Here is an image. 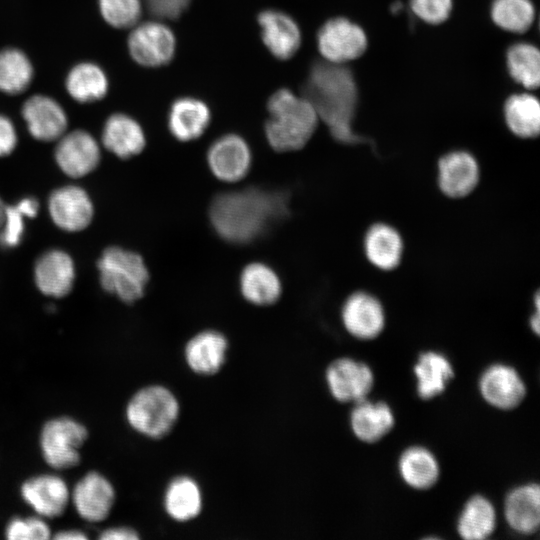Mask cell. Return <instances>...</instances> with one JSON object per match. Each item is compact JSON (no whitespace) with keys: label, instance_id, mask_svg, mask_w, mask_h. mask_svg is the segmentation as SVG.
Here are the masks:
<instances>
[{"label":"cell","instance_id":"1","mask_svg":"<svg viewBox=\"0 0 540 540\" xmlns=\"http://www.w3.org/2000/svg\"><path fill=\"white\" fill-rule=\"evenodd\" d=\"M288 213L289 199L284 191L249 187L217 195L209 218L221 238L245 244L266 234Z\"/></svg>","mask_w":540,"mask_h":540},{"label":"cell","instance_id":"2","mask_svg":"<svg viewBox=\"0 0 540 540\" xmlns=\"http://www.w3.org/2000/svg\"><path fill=\"white\" fill-rule=\"evenodd\" d=\"M302 94L335 140L346 145L371 143L353 128L358 88L354 75L344 65L315 62L302 86Z\"/></svg>","mask_w":540,"mask_h":540},{"label":"cell","instance_id":"3","mask_svg":"<svg viewBox=\"0 0 540 540\" xmlns=\"http://www.w3.org/2000/svg\"><path fill=\"white\" fill-rule=\"evenodd\" d=\"M269 118L265 134L270 146L279 152L303 148L314 134L318 115L312 104L288 89L276 91L268 100Z\"/></svg>","mask_w":540,"mask_h":540},{"label":"cell","instance_id":"4","mask_svg":"<svg viewBox=\"0 0 540 540\" xmlns=\"http://www.w3.org/2000/svg\"><path fill=\"white\" fill-rule=\"evenodd\" d=\"M180 414L181 404L177 395L163 384H150L138 389L125 407L128 425L138 434L153 440L169 435Z\"/></svg>","mask_w":540,"mask_h":540},{"label":"cell","instance_id":"5","mask_svg":"<svg viewBox=\"0 0 540 540\" xmlns=\"http://www.w3.org/2000/svg\"><path fill=\"white\" fill-rule=\"evenodd\" d=\"M97 268L103 289L123 302L131 304L143 296L149 273L139 254L109 247L99 258Z\"/></svg>","mask_w":540,"mask_h":540},{"label":"cell","instance_id":"6","mask_svg":"<svg viewBox=\"0 0 540 540\" xmlns=\"http://www.w3.org/2000/svg\"><path fill=\"white\" fill-rule=\"evenodd\" d=\"M85 425L74 418L49 419L41 428L39 444L44 461L55 470H66L81 461L80 449L88 438Z\"/></svg>","mask_w":540,"mask_h":540},{"label":"cell","instance_id":"7","mask_svg":"<svg viewBox=\"0 0 540 540\" xmlns=\"http://www.w3.org/2000/svg\"><path fill=\"white\" fill-rule=\"evenodd\" d=\"M317 46L325 61L344 65L365 53L368 39L361 26L348 18L336 17L319 29Z\"/></svg>","mask_w":540,"mask_h":540},{"label":"cell","instance_id":"8","mask_svg":"<svg viewBox=\"0 0 540 540\" xmlns=\"http://www.w3.org/2000/svg\"><path fill=\"white\" fill-rule=\"evenodd\" d=\"M176 41L168 26L147 21L136 24L127 39L131 58L144 67H159L169 63L175 52Z\"/></svg>","mask_w":540,"mask_h":540},{"label":"cell","instance_id":"9","mask_svg":"<svg viewBox=\"0 0 540 540\" xmlns=\"http://www.w3.org/2000/svg\"><path fill=\"white\" fill-rule=\"evenodd\" d=\"M325 381L331 396L340 403L366 399L374 385L371 368L349 357L333 360L326 368Z\"/></svg>","mask_w":540,"mask_h":540},{"label":"cell","instance_id":"10","mask_svg":"<svg viewBox=\"0 0 540 540\" xmlns=\"http://www.w3.org/2000/svg\"><path fill=\"white\" fill-rule=\"evenodd\" d=\"M70 500L82 519L97 523L109 516L116 500V491L107 477L100 472L90 471L74 485Z\"/></svg>","mask_w":540,"mask_h":540},{"label":"cell","instance_id":"11","mask_svg":"<svg viewBox=\"0 0 540 540\" xmlns=\"http://www.w3.org/2000/svg\"><path fill=\"white\" fill-rule=\"evenodd\" d=\"M21 115L33 138L43 142L58 140L68 127V116L53 97L37 93L22 104Z\"/></svg>","mask_w":540,"mask_h":540},{"label":"cell","instance_id":"12","mask_svg":"<svg viewBox=\"0 0 540 540\" xmlns=\"http://www.w3.org/2000/svg\"><path fill=\"white\" fill-rule=\"evenodd\" d=\"M251 162L249 145L236 134H226L216 139L207 152V163L212 174L228 183L244 178L250 170Z\"/></svg>","mask_w":540,"mask_h":540},{"label":"cell","instance_id":"13","mask_svg":"<svg viewBox=\"0 0 540 540\" xmlns=\"http://www.w3.org/2000/svg\"><path fill=\"white\" fill-rule=\"evenodd\" d=\"M57 141L55 160L66 175L83 177L98 166L100 147L89 132L73 130L64 133Z\"/></svg>","mask_w":540,"mask_h":540},{"label":"cell","instance_id":"14","mask_svg":"<svg viewBox=\"0 0 540 540\" xmlns=\"http://www.w3.org/2000/svg\"><path fill=\"white\" fill-rule=\"evenodd\" d=\"M341 320L346 331L353 337L372 340L384 329L385 312L375 296L359 291L345 300L341 309Z\"/></svg>","mask_w":540,"mask_h":540},{"label":"cell","instance_id":"15","mask_svg":"<svg viewBox=\"0 0 540 540\" xmlns=\"http://www.w3.org/2000/svg\"><path fill=\"white\" fill-rule=\"evenodd\" d=\"M229 341L220 331L202 330L185 344L183 358L186 366L200 376H213L220 372L227 361Z\"/></svg>","mask_w":540,"mask_h":540},{"label":"cell","instance_id":"16","mask_svg":"<svg viewBox=\"0 0 540 540\" xmlns=\"http://www.w3.org/2000/svg\"><path fill=\"white\" fill-rule=\"evenodd\" d=\"M479 390L483 399L501 410H512L519 406L526 396V385L512 366L492 364L479 379Z\"/></svg>","mask_w":540,"mask_h":540},{"label":"cell","instance_id":"17","mask_svg":"<svg viewBox=\"0 0 540 540\" xmlns=\"http://www.w3.org/2000/svg\"><path fill=\"white\" fill-rule=\"evenodd\" d=\"M22 499L43 518L61 516L70 501L66 482L54 474H41L28 478L20 487Z\"/></svg>","mask_w":540,"mask_h":540},{"label":"cell","instance_id":"18","mask_svg":"<svg viewBox=\"0 0 540 540\" xmlns=\"http://www.w3.org/2000/svg\"><path fill=\"white\" fill-rule=\"evenodd\" d=\"M438 186L450 198H463L477 186L480 178L479 164L467 151H452L438 161Z\"/></svg>","mask_w":540,"mask_h":540},{"label":"cell","instance_id":"19","mask_svg":"<svg viewBox=\"0 0 540 540\" xmlns=\"http://www.w3.org/2000/svg\"><path fill=\"white\" fill-rule=\"evenodd\" d=\"M48 209L53 222L69 232L85 229L93 218V204L88 194L78 186L69 185L53 191Z\"/></svg>","mask_w":540,"mask_h":540},{"label":"cell","instance_id":"20","mask_svg":"<svg viewBox=\"0 0 540 540\" xmlns=\"http://www.w3.org/2000/svg\"><path fill=\"white\" fill-rule=\"evenodd\" d=\"M261 37L271 52L279 60L290 59L301 45V32L288 14L278 10H264L258 15Z\"/></svg>","mask_w":540,"mask_h":540},{"label":"cell","instance_id":"21","mask_svg":"<svg viewBox=\"0 0 540 540\" xmlns=\"http://www.w3.org/2000/svg\"><path fill=\"white\" fill-rule=\"evenodd\" d=\"M162 503L171 520L186 523L201 514L204 505L203 491L192 476L178 475L166 485Z\"/></svg>","mask_w":540,"mask_h":540},{"label":"cell","instance_id":"22","mask_svg":"<svg viewBox=\"0 0 540 540\" xmlns=\"http://www.w3.org/2000/svg\"><path fill=\"white\" fill-rule=\"evenodd\" d=\"M34 277L43 294L56 298L64 297L71 291L75 279L73 260L64 251H47L37 260Z\"/></svg>","mask_w":540,"mask_h":540},{"label":"cell","instance_id":"23","mask_svg":"<svg viewBox=\"0 0 540 540\" xmlns=\"http://www.w3.org/2000/svg\"><path fill=\"white\" fill-rule=\"evenodd\" d=\"M504 516L517 533L531 535L540 525V487L537 483L520 485L510 491L504 503Z\"/></svg>","mask_w":540,"mask_h":540},{"label":"cell","instance_id":"24","mask_svg":"<svg viewBox=\"0 0 540 540\" xmlns=\"http://www.w3.org/2000/svg\"><path fill=\"white\" fill-rule=\"evenodd\" d=\"M354 404L350 413V426L362 442L376 443L393 429L395 418L387 403L371 402L366 398Z\"/></svg>","mask_w":540,"mask_h":540},{"label":"cell","instance_id":"25","mask_svg":"<svg viewBox=\"0 0 540 540\" xmlns=\"http://www.w3.org/2000/svg\"><path fill=\"white\" fill-rule=\"evenodd\" d=\"M103 146L121 159L139 154L145 147L146 138L141 125L124 113L111 114L102 130Z\"/></svg>","mask_w":540,"mask_h":540},{"label":"cell","instance_id":"26","mask_svg":"<svg viewBox=\"0 0 540 540\" xmlns=\"http://www.w3.org/2000/svg\"><path fill=\"white\" fill-rule=\"evenodd\" d=\"M67 94L80 104L98 102L109 91V79L104 69L93 61L74 64L64 79Z\"/></svg>","mask_w":540,"mask_h":540},{"label":"cell","instance_id":"27","mask_svg":"<svg viewBox=\"0 0 540 540\" xmlns=\"http://www.w3.org/2000/svg\"><path fill=\"white\" fill-rule=\"evenodd\" d=\"M403 248L400 233L385 223L372 225L364 237L366 258L380 270L389 271L396 268L401 262Z\"/></svg>","mask_w":540,"mask_h":540},{"label":"cell","instance_id":"28","mask_svg":"<svg viewBox=\"0 0 540 540\" xmlns=\"http://www.w3.org/2000/svg\"><path fill=\"white\" fill-rule=\"evenodd\" d=\"M211 113L201 100L184 97L171 105L168 114V127L179 141H191L200 137L208 127Z\"/></svg>","mask_w":540,"mask_h":540},{"label":"cell","instance_id":"29","mask_svg":"<svg viewBox=\"0 0 540 540\" xmlns=\"http://www.w3.org/2000/svg\"><path fill=\"white\" fill-rule=\"evenodd\" d=\"M239 286L242 296L248 302L258 306L275 303L282 293V284L278 274L262 262H253L243 268Z\"/></svg>","mask_w":540,"mask_h":540},{"label":"cell","instance_id":"30","mask_svg":"<svg viewBox=\"0 0 540 540\" xmlns=\"http://www.w3.org/2000/svg\"><path fill=\"white\" fill-rule=\"evenodd\" d=\"M413 370L417 379V394L423 400H430L443 393L454 378L450 361L435 351L421 353Z\"/></svg>","mask_w":540,"mask_h":540},{"label":"cell","instance_id":"31","mask_svg":"<svg viewBox=\"0 0 540 540\" xmlns=\"http://www.w3.org/2000/svg\"><path fill=\"white\" fill-rule=\"evenodd\" d=\"M398 470L404 482L417 490L433 487L440 475V467L434 454L423 446L405 449L398 461Z\"/></svg>","mask_w":540,"mask_h":540},{"label":"cell","instance_id":"32","mask_svg":"<svg viewBox=\"0 0 540 540\" xmlns=\"http://www.w3.org/2000/svg\"><path fill=\"white\" fill-rule=\"evenodd\" d=\"M34 74V65L26 52L11 46L0 49V92L9 96L24 93Z\"/></svg>","mask_w":540,"mask_h":540},{"label":"cell","instance_id":"33","mask_svg":"<svg viewBox=\"0 0 540 540\" xmlns=\"http://www.w3.org/2000/svg\"><path fill=\"white\" fill-rule=\"evenodd\" d=\"M504 119L517 137L531 139L540 132V104L531 93L513 94L504 104Z\"/></svg>","mask_w":540,"mask_h":540},{"label":"cell","instance_id":"34","mask_svg":"<svg viewBox=\"0 0 540 540\" xmlns=\"http://www.w3.org/2000/svg\"><path fill=\"white\" fill-rule=\"evenodd\" d=\"M496 528V511L493 504L482 495L472 496L464 505L458 522L457 532L465 540H483L490 537Z\"/></svg>","mask_w":540,"mask_h":540},{"label":"cell","instance_id":"35","mask_svg":"<svg viewBox=\"0 0 540 540\" xmlns=\"http://www.w3.org/2000/svg\"><path fill=\"white\" fill-rule=\"evenodd\" d=\"M506 64L512 79L527 90L540 84V52L527 42L515 43L506 53Z\"/></svg>","mask_w":540,"mask_h":540},{"label":"cell","instance_id":"36","mask_svg":"<svg viewBox=\"0 0 540 540\" xmlns=\"http://www.w3.org/2000/svg\"><path fill=\"white\" fill-rule=\"evenodd\" d=\"M491 19L502 30L524 33L535 20V8L531 0H493Z\"/></svg>","mask_w":540,"mask_h":540},{"label":"cell","instance_id":"37","mask_svg":"<svg viewBox=\"0 0 540 540\" xmlns=\"http://www.w3.org/2000/svg\"><path fill=\"white\" fill-rule=\"evenodd\" d=\"M39 203L29 197L19 201L14 206H6L5 217L0 229V243L5 247L17 246L24 231V218L37 215Z\"/></svg>","mask_w":540,"mask_h":540},{"label":"cell","instance_id":"38","mask_svg":"<svg viewBox=\"0 0 540 540\" xmlns=\"http://www.w3.org/2000/svg\"><path fill=\"white\" fill-rule=\"evenodd\" d=\"M97 7L102 20L115 29L134 27L142 15L141 0H97Z\"/></svg>","mask_w":540,"mask_h":540},{"label":"cell","instance_id":"39","mask_svg":"<svg viewBox=\"0 0 540 540\" xmlns=\"http://www.w3.org/2000/svg\"><path fill=\"white\" fill-rule=\"evenodd\" d=\"M51 529L41 516L14 517L5 527L8 540H47L51 538Z\"/></svg>","mask_w":540,"mask_h":540},{"label":"cell","instance_id":"40","mask_svg":"<svg viewBox=\"0 0 540 540\" xmlns=\"http://www.w3.org/2000/svg\"><path fill=\"white\" fill-rule=\"evenodd\" d=\"M412 12L427 24L445 22L453 8V0H410Z\"/></svg>","mask_w":540,"mask_h":540},{"label":"cell","instance_id":"41","mask_svg":"<svg viewBox=\"0 0 540 540\" xmlns=\"http://www.w3.org/2000/svg\"><path fill=\"white\" fill-rule=\"evenodd\" d=\"M142 1V0H141ZM151 15L161 19H177L191 0H143Z\"/></svg>","mask_w":540,"mask_h":540},{"label":"cell","instance_id":"42","mask_svg":"<svg viewBox=\"0 0 540 540\" xmlns=\"http://www.w3.org/2000/svg\"><path fill=\"white\" fill-rule=\"evenodd\" d=\"M17 145V133L12 121L0 114V157L7 156Z\"/></svg>","mask_w":540,"mask_h":540},{"label":"cell","instance_id":"43","mask_svg":"<svg viewBox=\"0 0 540 540\" xmlns=\"http://www.w3.org/2000/svg\"><path fill=\"white\" fill-rule=\"evenodd\" d=\"M98 538L101 540H138L140 535L132 527L115 526L103 530Z\"/></svg>","mask_w":540,"mask_h":540},{"label":"cell","instance_id":"44","mask_svg":"<svg viewBox=\"0 0 540 540\" xmlns=\"http://www.w3.org/2000/svg\"><path fill=\"white\" fill-rule=\"evenodd\" d=\"M52 538L56 540H87L88 536L81 530L67 529L58 531Z\"/></svg>","mask_w":540,"mask_h":540},{"label":"cell","instance_id":"45","mask_svg":"<svg viewBox=\"0 0 540 540\" xmlns=\"http://www.w3.org/2000/svg\"><path fill=\"white\" fill-rule=\"evenodd\" d=\"M529 324H530V327H531L532 331L536 335H539V331H540L539 309H537L536 312L531 316Z\"/></svg>","mask_w":540,"mask_h":540},{"label":"cell","instance_id":"46","mask_svg":"<svg viewBox=\"0 0 540 540\" xmlns=\"http://www.w3.org/2000/svg\"><path fill=\"white\" fill-rule=\"evenodd\" d=\"M5 208H6V205L3 203V201L0 198V229H1L2 224L4 222Z\"/></svg>","mask_w":540,"mask_h":540}]
</instances>
